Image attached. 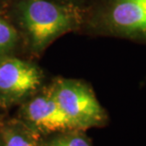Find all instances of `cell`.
<instances>
[{
    "instance_id": "2",
    "label": "cell",
    "mask_w": 146,
    "mask_h": 146,
    "mask_svg": "<svg viewBox=\"0 0 146 146\" xmlns=\"http://www.w3.org/2000/svg\"><path fill=\"white\" fill-rule=\"evenodd\" d=\"M77 34L146 45V0H90Z\"/></svg>"
},
{
    "instance_id": "6",
    "label": "cell",
    "mask_w": 146,
    "mask_h": 146,
    "mask_svg": "<svg viewBox=\"0 0 146 146\" xmlns=\"http://www.w3.org/2000/svg\"><path fill=\"white\" fill-rule=\"evenodd\" d=\"M3 146H37V136L18 118L0 122Z\"/></svg>"
},
{
    "instance_id": "5",
    "label": "cell",
    "mask_w": 146,
    "mask_h": 146,
    "mask_svg": "<svg viewBox=\"0 0 146 146\" xmlns=\"http://www.w3.org/2000/svg\"><path fill=\"white\" fill-rule=\"evenodd\" d=\"M17 118L36 136L74 130L55 97L51 81L19 106Z\"/></svg>"
},
{
    "instance_id": "8",
    "label": "cell",
    "mask_w": 146,
    "mask_h": 146,
    "mask_svg": "<svg viewBox=\"0 0 146 146\" xmlns=\"http://www.w3.org/2000/svg\"><path fill=\"white\" fill-rule=\"evenodd\" d=\"M45 146H92L88 138L80 130L61 132Z\"/></svg>"
},
{
    "instance_id": "10",
    "label": "cell",
    "mask_w": 146,
    "mask_h": 146,
    "mask_svg": "<svg viewBox=\"0 0 146 146\" xmlns=\"http://www.w3.org/2000/svg\"><path fill=\"white\" fill-rule=\"evenodd\" d=\"M11 2L12 0H0V11H5Z\"/></svg>"
},
{
    "instance_id": "4",
    "label": "cell",
    "mask_w": 146,
    "mask_h": 146,
    "mask_svg": "<svg viewBox=\"0 0 146 146\" xmlns=\"http://www.w3.org/2000/svg\"><path fill=\"white\" fill-rule=\"evenodd\" d=\"M47 83L36 60L21 55L0 57V110L23 104Z\"/></svg>"
},
{
    "instance_id": "1",
    "label": "cell",
    "mask_w": 146,
    "mask_h": 146,
    "mask_svg": "<svg viewBox=\"0 0 146 146\" xmlns=\"http://www.w3.org/2000/svg\"><path fill=\"white\" fill-rule=\"evenodd\" d=\"M5 14L22 40L25 56L38 60L57 40L78 33L83 10L50 0H12Z\"/></svg>"
},
{
    "instance_id": "9",
    "label": "cell",
    "mask_w": 146,
    "mask_h": 146,
    "mask_svg": "<svg viewBox=\"0 0 146 146\" xmlns=\"http://www.w3.org/2000/svg\"><path fill=\"white\" fill-rule=\"evenodd\" d=\"M50 1H53L63 6H67V7L84 10V8L86 7V5L88 4L90 0H50Z\"/></svg>"
},
{
    "instance_id": "7",
    "label": "cell",
    "mask_w": 146,
    "mask_h": 146,
    "mask_svg": "<svg viewBox=\"0 0 146 146\" xmlns=\"http://www.w3.org/2000/svg\"><path fill=\"white\" fill-rule=\"evenodd\" d=\"M6 55L25 56V53L17 30L5 12L0 11V57Z\"/></svg>"
},
{
    "instance_id": "3",
    "label": "cell",
    "mask_w": 146,
    "mask_h": 146,
    "mask_svg": "<svg viewBox=\"0 0 146 146\" xmlns=\"http://www.w3.org/2000/svg\"><path fill=\"white\" fill-rule=\"evenodd\" d=\"M54 95L74 130L84 131L107 125V110L91 84L83 79L57 76L51 80Z\"/></svg>"
}]
</instances>
